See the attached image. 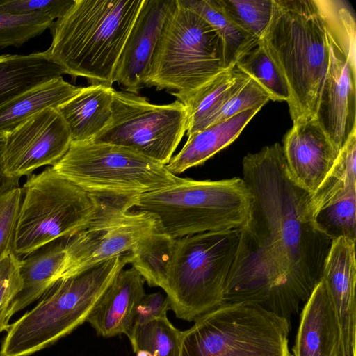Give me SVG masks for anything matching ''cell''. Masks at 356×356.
I'll use <instances>...</instances> for the list:
<instances>
[{
	"label": "cell",
	"mask_w": 356,
	"mask_h": 356,
	"mask_svg": "<svg viewBox=\"0 0 356 356\" xmlns=\"http://www.w3.org/2000/svg\"><path fill=\"white\" fill-rule=\"evenodd\" d=\"M235 65L263 88L270 100L289 102L288 86L259 40L238 58Z\"/></svg>",
	"instance_id": "f1b7e54d"
},
{
	"label": "cell",
	"mask_w": 356,
	"mask_h": 356,
	"mask_svg": "<svg viewBox=\"0 0 356 356\" xmlns=\"http://www.w3.org/2000/svg\"><path fill=\"white\" fill-rule=\"evenodd\" d=\"M144 0H74L50 26L44 51L63 74L112 86L121 51Z\"/></svg>",
	"instance_id": "7a4b0ae2"
},
{
	"label": "cell",
	"mask_w": 356,
	"mask_h": 356,
	"mask_svg": "<svg viewBox=\"0 0 356 356\" xmlns=\"http://www.w3.org/2000/svg\"><path fill=\"white\" fill-rule=\"evenodd\" d=\"M181 332L179 356H293L291 323L248 302L222 303Z\"/></svg>",
	"instance_id": "9c48e42d"
},
{
	"label": "cell",
	"mask_w": 356,
	"mask_h": 356,
	"mask_svg": "<svg viewBox=\"0 0 356 356\" xmlns=\"http://www.w3.org/2000/svg\"><path fill=\"white\" fill-rule=\"evenodd\" d=\"M180 1L202 17L218 33L224 43L228 68L234 67L238 58L257 43L259 39L243 31L225 15L216 0Z\"/></svg>",
	"instance_id": "484cf974"
},
{
	"label": "cell",
	"mask_w": 356,
	"mask_h": 356,
	"mask_svg": "<svg viewBox=\"0 0 356 356\" xmlns=\"http://www.w3.org/2000/svg\"><path fill=\"white\" fill-rule=\"evenodd\" d=\"M115 89L104 84H90L56 109L66 122L72 141L92 140L108 124Z\"/></svg>",
	"instance_id": "44dd1931"
},
{
	"label": "cell",
	"mask_w": 356,
	"mask_h": 356,
	"mask_svg": "<svg viewBox=\"0 0 356 356\" xmlns=\"http://www.w3.org/2000/svg\"><path fill=\"white\" fill-rule=\"evenodd\" d=\"M22 287L20 259L11 252L0 259V332L9 329L8 310Z\"/></svg>",
	"instance_id": "d6a6232c"
},
{
	"label": "cell",
	"mask_w": 356,
	"mask_h": 356,
	"mask_svg": "<svg viewBox=\"0 0 356 356\" xmlns=\"http://www.w3.org/2000/svg\"><path fill=\"white\" fill-rule=\"evenodd\" d=\"M129 260L126 253L57 280L35 307L10 325L0 356H30L72 333L86 322Z\"/></svg>",
	"instance_id": "277c9868"
},
{
	"label": "cell",
	"mask_w": 356,
	"mask_h": 356,
	"mask_svg": "<svg viewBox=\"0 0 356 356\" xmlns=\"http://www.w3.org/2000/svg\"><path fill=\"white\" fill-rule=\"evenodd\" d=\"M74 0H0V13L14 15L47 13L54 20L60 17Z\"/></svg>",
	"instance_id": "d590c367"
},
{
	"label": "cell",
	"mask_w": 356,
	"mask_h": 356,
	"mask_svg": "<svg viewBox=\"0 0 356 356\" xmlns=\"http://www.w3.org/2000/svg\"><path fill=\"white\" fill-rule=\"evenodd\" d=\"M321 280L337 314L343 356H355V241L343 237L332 240Z\"/></svg>",
	"instance_id": "e0dca14e"
},
{
	"label": "cell",
	"mask_w": 356,
	"mask_h": 356,
	"mask_svg": "<svg viewBox=\"0 0 356 356\" xmlns=\"http://www.w3.org/2000/svg\"><path fill=\"white\" fill-rule=\"evenodd\" d=\"M170 309V305L166 296L161 292L145 293L136 308L133 326L166 316Z\"/></svg>",
	"instance_id": "8d00e7d4"
},
{
	"label": "cell",
	"mask_w": 356,
	"mask_h": 356,
	"mask_svg": "<svg viewBox=\"0 0 356 356\" xmlns=\"http://www.w3.org/2000/svg\"><path fill=\"white\" fill-rule=\"evenodd\" d=\"M181 332L166 316L134 325L127 336L134 353L145 351L149 356H179Z\"/></svg>",
	"instance_id": "83f0119b"
},
{
	"label": "cell",
	"mask_w": 356,
	"mask_h": 356,
	"mask_svg": "<svg viewBox=\"0 0 356 356\" xmlns=\"http://www.w3.org/2000/svg\"><path fill=\"white\" fill-rule=\"evenodd\" d=\"M81 88L68 83L60 76L22 92L0 107V132L11 131L45 108H57Z\"/></svg>",
	"instance_id": "cb8c5ba5"
},
{
	"label": "cell",
	"mask_w": 356,
	"mask_h": 356,
	"mask_svg": "<svg viewBox=\"0 0 356 356\" xmlns=\"http://www.w3.org/2000/svg\"><path fill=\"white\" fill-rule=\"evenodd\" d=\"M145 280L134 268L122 270L104 293L86 322L105 338L127 335L145 294Z\"/></svg>",
	"instance_id": "d6986e66"
},
{
	"label": "cell",
	"mask_w": 356,
	"mask_h": 356,
	"mask_svg": "<svg viewBox=\"0 0 356 356\" xmlns=\"http://www.w3.org/2000/svg\"><path fill=\"white\" fill-rule=\"evenodd\" d=\"M63 74L44 51L0 55V107L30 88Z\"/></svg>",
	"instance_id": "603a6c76"
},
{
	"label": "cell",
	"mask_w": 356,
	"mask_h": 356,
	"mask_svg": "<svg viewBox=\"0 0 356 356\" xmlns=\"http://www.w3.org/2000/svg\"><path fill=\"white\" fill-rule=\"evenodd\" d=\"M317 229L332 240L356 241V190L325 205L313 216Z\"/></svg>",
	"instance_id": "f546056e"
},
{
	"label": "cell",
	"mask_w": 356,
	"mask_h": 356,
	"mask_svg": "<svg viewBox=\"0 0 356 356\" xmlns=\"http://www.w3.org/2000/svg\"><path fill=\"white\" fill-rule=\"evenodd\" d=\"M174 242V238L154 231L129 252V264L149 286L163 287Z\"/></svg>",
	"instance_id": "4316f807"
},
{
	"label": "cell",
	"mask_w": 356,
	"mask_h": 356,
	"mask_svg": "<svg viewBox=\"0 0 356 356\" xmlns=\"http://www.w3.org/2000/svg\"><path fill=\"white\" fill-rule=\"evenodd\" d=\"M269 100H270L269 95L255 81L250 78L222 106L213 118L210 125L230 118L248 109L258 106L263 107Z\"/></svg>",
	"instance_id": "e575fe53"
},
{
	"label": "cell",
	"mask_w": 356,
	"mask_h": 356,
	"mask_svg": "<svg viewBox=\"0 0 356 356\" xmlns=\"http://www.w3.org/2000/svg\"><path fill=\"white\" fill-rule=\"evenodd\" d=\"M327 35L329 61L314 118L339 152L356 132V62Z\"/></svg>",
	"instance_id": "5bb4252c"
},
{
	"label": "cell",
	"mask_w": 356,
	"mask_h": 356,
	"mask_svg": "<svg viewBox=\"0 0 356 356\" xmlns=\"http://www.w3.org/2000/svg\"><path fill=\"white\" fill-rule=\"evenodd\" d=\"M187 127L180 101L154 104L145 97L115 90L110 120L92 140L132 149L166 165Z\"/></svg>",
	"instance_id": "8fae6325"
},
{
	"label": "cell",
	"mask_w": 356,
	"mask_h": 356,
	"mask_svg": "<svg viewBox=\"0 0 356 356\" xmlns=\"http://www.w3.org/2000/svg\"><path fill=\"white\" fill-rule=\"evenodd\" d=\"M216 2L236 26L257 39L270 22L273 0H216Z\"/></svg>",
	"instance_id": "4dcf8cb0"
},
{
	"label": "cell",
	"mask_w": 356,
	"mask_h": 356,
	"mask_svg": "<svg viewBox=\"0 0 356 356\" xmlns=\"http://www.w3.org/2000/svg\"><path fill=\"white\" fill-rule=\"evenodd\" d=\"M172 0H144L127 38L113 75L126 91L145 87L152 55Z\"/></svg>",
	"instance_id": "9a60e30c"
},
{
	"label": "cell",
	"mask_w": 356,
	"mask_h": 356,
	"mask_svg": "<svg viewBox=\"0 0 356 356\" xmlns=\"http://www.w3.org/2000/svg\"><path fill=\"white\" fill-rule=\"evenodd\" d=\"M292 352L293 356H343L339 324L321 280L304 305Z\"/></svg>",
	"instance_id": "ac0fdd59"
},
{
	"label": "cell",
	"mask_w": 356,
	"mask_h": 356,
	"mask_svg": "<svg viewBox=\"0 0 356 356\" xmlns=\"http://www.w3.org/2000/svg\"><path fill=\"white\" fill-rule=\"evenodd\" d=\"M243 175L254 201L222 303L254 304L291 323L321 281L332 240L316 227L309 194L290 178L282 145L245 156Z\"/></svg>",
	"instance_id": "6da1fadb"
},
{
	"label": "cell",
	"mask_w": 356,
	"mask_h": 356,
	"mask_svg": "<svg viewBox=\"0 0 356 356\" xmlns=\"http://www.w3.org/2000/svg\"><path fill=\"white\" fill-rule=\"evenodd\" d=\"M94 201L96 210L92 221L66 240L68 277L129 252L156 231L155 218L144 211H130L134 207L131 200Z\"/></svg>",
	"instance_id": "7c38bea8"
},
{
	"label": "cell",
	"mask_w": 356,
	"mask_h": 356,
	"mask_svg": "<svg viewBox=\"0 0 356 356\" xmlns=\"http://www.w3.org/2000/svg\"><path fill=\"white\" fill-rule=\"evenodd\" d=\"M6 133L0 132V195L19 186V180L9 177L3 169V153Z\"/></svg>",
	"instance_id": "74e56055"
},
{
	"label": "cell",
	"mask_w": 356,
	"mask_h": 356,
	"mask_svg": "<svg viewBox=\"0 0 356 356\" xmlns=\"http://www.w3.org/2000/svg\"><path fill=\"white\" fill-rule=\"evenodd\" d=\"M22 197V188L19 186L0 195V259L13 252Z\"/></svg>",
	"instance_id": "836d02e7"
},
{
	"label": "cell",
	"mask_w": 356,
	"mask_h": 356,
	"mask_svg": "<svg viewBox=\"0 0 356 356\" xmlns=\"http://www.w3.org/2000/svg\"><path fill=\"white\" fill-rule=\"evenodd\" d=\"M283 143L290 178L298 187L312 195L333 166L339 152L314 118L293 123Z\"/></svg>",
	"instance_id": "2e32d148"
},
{
	"label": "cell",
	"mask_w": 356,
	"mask_h": 356,
	"mask_svg": "<svg viewBox=\"0 0 356 356\" xmlns=\"http://www.w3.org/2000/svg\"><path fill=\"white\" fill-rule=\"evenodd\" d=\"M72 142L68 127L56 108L47 107L6 133L3 169L19 180L37 168L56 165Z\"/></svg>",
	"instance_id": "4fadbf2b"
},
{
	"label": "cell",
	"mask_w": 356,
	"mask_h": 356,
	"mask_svg": "<svg viewBox=\"0 0 356 356\" xmlns=\"http://www.w3.org/2000/svg\"><path fill=\"white\" fill-rule=\"evenodd\" d=\"M135 354L136 356H148L147 354L143 351H140Z\"/></svg>",
	"instance_id": "f35d334b"
},
{
	"label": "cell",
	"mask_w": 356,
	"mask_h": 356,
	"mask_svg": "<svg viewBox=\"0 0 356 356\" xmlns=\"http://www.w3.org/2000/svg\"><path fill=\"white\" fill-rule=\"evenodd\" d=\"M250 79L236 65L213 78L181 102L188 115V137L209 127L222 106Z\"/></svg>",
	"instance_id": "7402d4cb"
},
{
	"label": "cell",
	"mask_w": 356,
	"mask_h": 356,
	"mask_svg": "<svg viewBox=\"0 0 356 356\" xmlns=\"http://www.w3.org/2000/svg\"><path fill=\"white\" fill-rule=\"evenodd\" d=\"M228 69L216 30L180 0H172L145 87L169 90L182 102Z\"/></svg>",
	"instance_id": "8992f818"
},
{
	"label": "cell",
	"mask_w": 356,
	"mask_h": 356,
	"mask_svg": "<svg viewBox=\"0 0 356 356\" xmlns=\"http://www.w3.org/2000/svg\"><path fill=\"white\" fill-rule=\"evenodd\" d=\"M239 237L236 229L175 238L162 289L177 318L192 321L222 304Z\"/></svg>",
	"instance_id": "52a82bcc"
},
{
	"label": "cell",
	"mask_w": 356,
	"mask_h": 356,
	"mask_svg": "<svg viewBox=\"0 0 356 356\" xmlns=\"http://www.w3.org/2000/svg\"><path fill=\"white\" fill-rule=\"evenodd\" d=\"M284 79L293 123L314 118L329 61L328 39L314 0H273L259 39Z\"/></svg>",
	"instance_id": "3957f363"
},
{
	"label": "cell",
	"mask_w": 356,
	"mask_h": 356,
	"mask_svg": "<svg viewBox=\"0 0 356 356\" xmlns=\"http://www.w3.org/2000/svg\"><path fill=\"white\" fill-rule=\"evenodd\" d=\"M356 190V132L353 133L316 191L309 195V209L313 216L325 205Z\"/></svg>",
	"instance_id": "d4e9b609"
},
{
	"label": "cell",
	"mask_w": 356,
	"mask_h": 356,
	"mask_svg": "<svg viewBox=\"0 0 356 356\" xmlns=\"http://www.w3.org/2000/svg\"><path fill=\"white\" fill-rule=\"evenodd\" d=\"M261 108L248 109L188 136L181 149L166 165L167 169L176 175L204 163L234 142Z\"/></svg>",
	"instance_id": "ffe728a7"
},
{
	"label": "cell",
	"mask_w": 356,
	"mask_h": 356,
	"mask_svg": "<svg viewBox=\"0 0 356 356\" xmlns=\"http://www.w3.org/2000/svg\"><path fill=\"white\" fill-rule=\"evenodd\" d=\"M54 21L47 13H0V47H19L49 29Z\"/></svg>",
	"instance_id": "1f68e13d"
},
{
	"label": "cell",
	"mask_w": 356,
	"mask_h": 356,
	"mask_svg": "<svg viewBox=\"0 0 356 356\" xmlns=\"http://www.w3.org/2000/svg\"><path fill=\"white\" fill-rule=\"evenodd\" d=\"M13 252L23 259L84 229L93 219L94 200L52 167L30 175L24 184Z\"/></svg>",
	"instance_id": "30bf717a"
},
{
	"label": "cell",
	"mask_w": 356,
	"mask_h": 356,
	"mask_svg": "<svg viewBox=\"0 0 356 356\" xmlns=\"http://www.w3.org/2000/svg\"><path fill=\"white\" fill-rule=\"evenodd\" d=\"M53 169L94 200H133L180 181L166 165L126 147L72 141Z\"/></svg>",
	"instance_id": "ba28073f"
},
{
	"label": "cell",
	"mask_w": 356,
	"mask_h": 356,
	"mask_svg": "<svg viewBox=\"0 0 356 356\" xmlns=\"http://www.w3.org/2000/svg\"><path fill=\"white\" fill-rule=\"evenodd\" d=\"M253 201L243 178H181L175 185L139 195L134 207L155 218L156 231L177 238L240 229L249 219Z\"/></svg>",
	"instance_id": "5b68a950"
}]
</instances>
